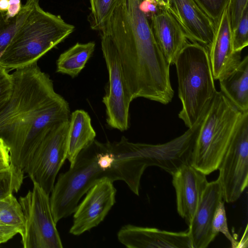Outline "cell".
<instances>
[{"label":"cell","instance_id":"obj_25","mask_svg":"<svg viewBox=\"0 0 248 248\" xmlns=\"http://www.w3.org/2000/svg\"><path fill=\"white\" fill-rule=\"evenodd\" d=\"M212 231L217 235L221 232L230 242L232 248H237L238 241L231 235L228 227L224 202H220L215 211L212 222Z\"/></svg>","mask_w":248,"mask_h":248},{"label":"cell","instance_id":"obj_10","mask_svg":"<svg viewBox=\"0 0 248 248\" xmlns=\"http://www.w3.org/2000/svg\"><path fill=\"white\" fill-rule=\"evenodd\" d=\"M101 45L108 74L107 89L102 99L106 122L110 127L124 131L129 127V107L133 100L115 51L105 42H101Z\"/></svg>","mask_w":248,"mask_h":248},{"label":"cell","instance_id":"obj_22","mask_svg":"<svg viewBox=\"0 0 248 248\" xmlns=\"http://www.w3.org/2000/svg\"><path fill=\"white\" fill-rule=\"evenodd\" d=\"M0 224L15 229L21 236L25 230V218L21 206L13 194L0 200Z\"/></svg>","mask_w":248,"mask_h":248},{"label":"cell","instance_id":"obj_12","mask_svg":"<svg viewBox=\"0 0 248 248\" xmlns=\"http://www.w3.org/2000/svg\"><path fill=\"white\" fill-rule=\"evenodd\" d=\"M187 38L208 50L213 42L216 27L195 0H169L167 8Z\"/></svg>","mask_w":248,"mask_h":248},{"label":"cell","instance_id":"obj_15","mask_svg":"<svg viewBox=\"0 0 248 248\" xmlns=\"http://www.w3.org/2000/svg\"><path fill=\"white\" fill-rule=\"evenodd\" d=\"M222 199L219 180L208 182L188 226L193 248H206L216 237L212 231V222L215 211Z\"/></svg>","mask_w":248,"mask_h":248},{"label":"cell","instance_id":"obj_11","mask_svg":"<svg viewBox=\"0 0 248 248\" xmlns=\"http://www.w3.org/2000/svg\"><path fill=\"white\" fill-rule=\"evenodd\" d=\"M113 182L102 179L87 192L74 212L69 232L79 235L98 225L115 203L116 189Z\"/></svg>","mask_w":248,"mask_h":248},{"label":"cell","instance_id":"obj_31","mask_svg":"<svg viewBox=\"0 0 248 248\" xmlns=\"http://www.w3.org/2000/svg\"><path fill=\"white\" fill-rule=\"evenodd\" d=\"M17 233L15 229L0 224V244L7 242Z\"/></svg>","mask_w":248,"mask_h":248},{"label":"cell","instance_id":"obj_23","mask_svg":"<svg viewBox=\"0 0 248 248\" xmlns=\"http://www.w3.org/2000/svg\"><path fill=\"white\" fill-rule=\"evenodd\" d=\"M118 0H90L88 21L92 29L100 31L112 13Z\"/></svg>","mask_w":248,"mask_h":248},{"label":"cell","instance_id":"obj_17","mask_svg":"<svg viewBox=\"0 0 248 248\" xmlns=\"http://www.w3.org/2000/svg\"><path fill=\"white\" fill-rule=\"evenodd\" d=\"M209 56L214 80H218L241 61V53L233 51L227 7L216 27Z\"/></svg>","mask_w":248,"mask_h":248},{"label":"cell","instance_id":"obj_26","mask_svg":"<svg viewBox=\"0 0 248 248\" xmlns=\"http://www.w3.org/2000/svg\"><path fill=\"white\" fill-rule=\"evenodd\" d=\"M233 51L241 53L248 45V6L245 9L238 24L232 33Z\"/></svg>","mask_w":248,"mask_h":248},{"label":"cell","instance_id":"obj_14","mask_svg":"<svg viewBox=\"0 0 248 248\" xmlns=\"http://www.w3.org/2000/svg\"><path fill=\"white\" fill-rule=\"evenodd\" d=\"M117 237L129 248H193L188 230L173 232L127 224L119 230Z\"/></svg>","mask_w":248,"mask_h":248},{"label":"cell","instance_id":"obj_9","mask_svg":"<svg viewBox=\"0 0 248 248\" xmlns=\"http://www.w3.org/2000/svg\"><path fill=\"white\" fill-rule=\"evenodd\" d=\"M218 170L223 199L235 202L248 184V111L242 113Z\"/></svg>","mask_w":248,"mask_h":248},{"label":"cell","instance_id":"obj_33","mask_svg":"<svg viewBox=\"0 0 248 248\" xmlns=\"http://www.w3.org/2000/svg\"><path fill=\"white\" fill-rule=\"evenodd\" d=\"M245 244L248 247L247 226L246 227L245 232L244 233V235L242 237L241 241L240 242H238L237 248H246Z\"/></svg>","mask_w":248,"mask_h":248},{"label":"cell","instance_id":"obj_1","mask_svg":"<svg viewBox=\"0 0 248 248\" xmlns=\"http://www.w3.org/2000/svg\"><path fill=\"white\" fill-rule=\"evenodd\" d=\"M142 1L118 0L99 31L101 42L115 51L132 100L143 97L166 105L174 96L170 65L155 40Z\"/></svg>","mask_w":248,"mask_h":248},{"label":"cell","instance_id":"obj_5","mask_svg":"<svg viewBox=\"0 0 248 248\" xmlns=\"http://www.w3.org/2000/svg\"><path fill=\"white\" fill-rule=\"evenodd\" d=\"M244 112L217 91L202 120L190 164L206 175L218 170Z\"/></svg>","mask_w":248,"mask_h":248},{"label":"cell","instance_id":"obj_2","mask_svg":"<svg viewBox=\"0 0 248 248\" xmlns=\"http://www.w3.org/2000/svg\"><path fill=\"white\" fill-rule=\"evenodd\" d=\"M37 63L11 74L12 93L0 108V139L9 148L11 163L22 170L52 127L71 115L68 103Z\"/></svg>","mask_w":248,"mask_h":248},{"label":"cell","instance_id":"obj_32","mask_svg":"<svg viewBox=\"0 0 248 248\" xmlns=\"http://www.w3.org/2000/svg\"><path fill=\"white\" fill-rule=\"evenodd\" d=\"M21 0H9L8 9L6 11L8 18L16 16L21 9Z\"/></svg>","mask_w":248,"mask_h":248},{"label":"cell","instance_id":"obj_18","mask_svg":"<svg viewBox=\"0 0 248 248\" xmlns=\"http://www.w3.org/2000/svg\"><path fill=\"white\" fill-rule=\"evenodd\" d=\"M218 80L226 97L240 111H248V56Z\"/></svg>","mask_w":248,"mask_h":248},{"label":"cell","instance_id":"obj_4","mask_svg":"<svg viewBox=\"0 0 248 248\" xmlns=\"http://www.w3.org/2000/svg\"><path fill=\"white\" fill-rule=\"evenodd\" d=\"M174 64L182 105L178 117L190 128L204 113L217 92L208 50L197 42H187Z\"/></svg>","mask_w":248,"mask_h":248},{"label":"cell","instance_id":"obj_21","mask_svg":"<svg viewBox=\"0 0 248 248\" xmlns=\"http://www.w3.org/2000/svg\"><path fill=\"white\" fill-rule=\"evenodd\" d=\"M39 0H27L19 13L8 18L6 12L0 11V56L31 13Z\"/></svg>","mask_w":248,"mask_h":248},{"label":"cell","instance_id":"obj_29","mask_svg":"<svg viewBox=\"0 0 248 248\" xmlns=\"http://www.w3.org/2000/svg\"><path fill=\"white\" fill-rule=\"evenodd\" d=\"M13 89L12 74L0 65V108L9 99Z\"/></svg>","mask_w":248,"mask_h":248},{"label":"cell","instance_id":"obj_34","mask_svg":"<svg viewBox=\"0 0 248 248\" xmlns=\"http://www.w3.org/2000/svg\"><path fill=\"white\" fill-rule=\"evenodd\" d=\"M9 0H0V11L6 12L8 9Z\"/></svg>","mask_w":248,"mask_h":248},{"label":"cell","instance_id":"obj_30","mask_svg":"<svg viewBox=\"0 0 248 248\" xmlns=\"http://www.w3.org/2000/svg\"><path fill=\"white\" fill-rule=\"evenodd\" d=\"M11 165L9 149L4 141L0 139V170L8 168Z\"/></svg>","mask_w":248,"mask_h":248},{"label":"cell","instance_id":"obj_24","mask_svg":"<svg viewBox=\"0 0 248 248\" xmlns=\"http://www.w3.org/2000/svg\"><path fill=\"white\" fill-rule=\"evenodd\" d=\"M24 174L23 170L11 163L8 168L0 170V200L19 190Z\"/></svg>","mask_w":248,"mask_h":248},{"label":"cell","instance_id":"obj_13","mask_svg":"<svg viewBox=\"0 0 248 248\" xmlns=\"http://www.w3.org/2000/svg\"><path fill=\"white\" fill-rule=\"evenodd\" d=\"M171 175L177 212L189 226L208 182L206 175L190 163L182 165Z\"/></svg>","mask_w":248,"mask_h":248},{"label":"cell","instance_id":"obj_28","mask_svg":"<svg viewBox=\"0 0 248 248\" xmlns=\"http://www.w3.org/2000/svg\"><path fill=\"white\" fill-rule=\"evenodd\" d=\"M248 0H229L227 6L232 33L237 27L242 14L248 6Z\"/></svg>","mask_w":248,"mask_h":248},{"label":"cell","instance_id":"obj_19","mask_svg":"<svg viewBox=\"0 0 248 248\" xmlns=\"http://www.w3.org/2000/svg\"><path fill=\"white\" fill-rule=\"evenodd\" d=\"M95 137L96 132L89 114L82 109L73 111L70 115L68 131L67 159L70 167L79 153L93 142Z\"/></svg>","mask_w":248,"mask_h":248},{"label":"cell","instance_id":"obj_27","mask_svg":"<svg viewBox=\"0 0 248 248\" xmlns=\"http://www.w3.org/2000/svg\"><path fill=\"white\" fill-rule=\"evenodd\" d=\"M195 0L211 19L215 27H216L229 2V0Z\"/></svg>","mask_w":248,"mask_h":248},{"label":"cell","instance_id":"obj_16","mask_svg":"<svg viewBox=\"0 0 248 248\" xmlns=\"http://www.w3.org/2000/svg\"><path fill=\"white\" fill-rule=\"evenodd\" d=\"M151 16L150 23L157 44L169 63L174 64L187 42L186 34L167 8L159 7Z\"/></svg>","mask_w":248,"mask_h":248},{"label":"cell","instance_id":"obj_7","mask_svg":"<svg viewBox=\"0 0 248 248\" xmlns=\"http://www.w3.org/2000/svg\"><path fill=\"white\" fill-rule=\"evenodd\" d=\"M18 201L24 218L21 236L24 248H62V243L52 214L49 195L36 183Z\"/></svg>","mask_w":248,"mask_h":248},{"label":"cell","instance_id":"obj_20","mask_svg":"<svg viewBox=\"0 0 248 248\" xmlns=\"http://www.w3.org/2000/svg\"><path fill=\"white\" fill-rule=\"evenodd\" d=\"M93 42L77 43L60 54L56 62V72L72 78L78 76L94 51Z\"/></svg>","mask_w":248,"mask_h":248},{"label":"cell","instance_id":"obj_3","mask_svg":"<svg viewBox=\"0 0 248 248\" xmlns=\"http://www.w3.org/2000/svg\"><path fill=\"white\" fill-rule=\"evenodd\" d=\"M74 30L60 16L44 11L38 2L0 56V65L9 72L37 62Z\"/></svg>","mask_w":248,"mask_h":248},{"label":"cell","instance_id":"obj_6","mask_svg":"<svg viewBox=\"0 0 248 248\" xmlns=\"http://www.w3.org/2000/svg\"><path fill=\"white\" fill-rule=\"evenodd\" d=\"M104 178L114 181L113 173L103 162L94 141L79 153L68 170L60 174L54 184L49 199L55 222L57 223L73 214L81 198Z\"/></svg>","mask_w":248,"mask_h":248},{"label":"cell","instance_id":"obj_8","mask_svg":"<svg viewBox=\"0 0 248 248\" xmlns=\"http://www.w3.org/2000/svg\"><path fill=\"white\" fill-rule=\"evenodd\" d=\"M69 119L54 125L46 135L23 170L32 183L48 195L56 176L67 159Z\"/></svg>","mask_w":248,"mask_h":248},{"label":"cell","instance_id":"obj_35","mask_svg":"<svg viewBox=\"0 0 248 248\" xmlns=\"http://www.w3.org/2000/svg\"><path fill=\"white\" fill-rule=\"evenodd\" d=\"M155 1L159 7L167 9L169 5V0H155Z\"/></svg>","mask_w":248,"mask_h":248}]
</instances>
